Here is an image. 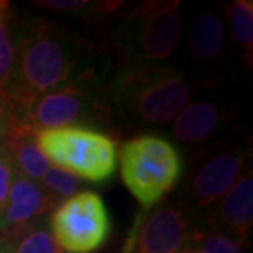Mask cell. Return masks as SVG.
<instances>
[{
    "instance_id": "cell-1",
    "label": "cell",
    "mask_w": 253,
    "mask_h": 253,
    "mask_svg": "<svg viewBox=\"0 0 253 253\" xmlns=\"http://www.w3.org/2000/svg\"><path fill=\"white\" fill-rule=\"evenodd\" d=\"M15 68L7 97L22 105L63 87L83 74L81 51L71 32L46 20H27L13 30Z\"/></svg>"
},
{
    "instance_id": "cell-2",
    "label": "cell",
    "mask_w": 253,
    "mask_h": 253,
    "mask_svg": "<svg viewBox=\"0 0 253 253\" xmlns=\"http://www.w3.org/2000/svg\"><path fill=\"white\" fill-rule=\"evenodd\" d=\"M109 107L138 124L161 125L173 120L191 97L178 69L165 64L125 66L105 85Z\"/></svg>"
},
{
    "instance_id": "cell-3",
    "label": "cell",
    "mask_w": 253,
    "mask_h": 253,
    "mask_svg": "<svg viewBox=\"0 0 253 253\" xmlns=\"http://www.w3.org/2000/svg\"><path fill=\"white\" fill-rule=\"evenodd\" d=\"M105 87L99 85L90 71H84L63 87L32 102L15 105L12 122L40 130L83 126L102 122L109 112Z\"/></svg>"
},
{
    "instance_id": "cell-4",
    "label": "cell",
    "mask_w": 253,
    "mask_h": 253,
    "mask_svg": "<svg viewBox=\"0 0 253 253\" xmlns=\"http://www.w3.org/2000/svg\"><path fill=\"white\" fill-rule=\"evenodd\" d=\"M183 33L178 0L145 2L119 23L115 43L128 66L158 64L174 53Z\"/></svg>"
},
{
    "instance_id": "cell-5",
    "label": "cell",
    "mask_w": 253,
    "mask_h": 253,
    "mask_svg": "<svg viewBox=\"0 0 253 253\" xmlns=\"http://www.w3.org/2000/svg\"><path fill=\"white\" fill-rule=\"evenodd\" d=\"M37 143L54 166L89 183H107L117 169V141L90 126L40 130Z\"/></svg>"
},
{
    "instance_id": "cell-6",
    "label": "cell",
    "mask_w": 253,
    "mask_h": 253,
    "mask_svg": "<svg viewBox=\"0 0 253 253\" xmlns=\"http://www.w3.org/2000/svg\"><path fill=\"white\" fill-rule=\"evenodd\" d=\"M119 158L124 184L145 211L158 206L183 173L179 151L161 136L141 135L125 141Z\"/></svg>"
},
{
    "instance_id": "cell-7",
    "label": "cell",
    "mask_w": 253,
    "mask_h": 253,
    "mask_svg": "<svg viewBox=\"0 0 253 253\" xmlns=\"http://www.w3.org/2000/svg\"><path fill=\"white\" fill-rule=\"evenodd\" d=\"M112 232L104 199L94 191H83L59 204L51 215V234L68 253H94Z\"/></svg>"
},
{
    "instance_id": "cell-8",
    "label": "cell",
    "mask_w": 253,
    "mask_h": 253,
    "mask_svg": "<svg viewBox=\"0 0 253 253\" xmlns=\"http://www.w3.org/2000/svg\"><path fill=\"white\" fill-rule=\"evenodd\" d=\"M188 217L176 206H155V211L136 220L126 242L128 253H178L191 240Z\"/></svg>"
},
{
    "instance_id": "cell-9",
    "label": "cell",
    "mask_w": 253,
    "mask_h": 253,
    "mask_svg": "<svg viewBox=\"0 0 253 253\" xmlns=\"http://www.w3.org/2000/svg\"><path fill=\"white\" fill-rule=\"evenodd\" d=\"M54 206L40 183L13 171L7 204L0 214V234L5 239H18Z\"/></svg>"
},
{
    "instance_id": "cell-10",
    "label": "cell",
    "mask_w": 253,
    "mask_h": 253,
    "mask_svg": "<svg viewBox=\"0 0 253 253\" xmlns=\"http://www.w3.org/2000/svg\"><path fill=\"white\" fill-rule=\"evenodd\" d=\"M247 153L234 148L214 156L194 174L191 181V197L199 209H207L220 201L244 176Z\"/></svg>"
},
{
    "instance_id": "cell-11",
    "label": "cell",
    "mask_w": 253,
    "mask_h": 253,
    "mask_svg": "<svg viewBox=\"0 0 253 253\" xmlns=\"http://www.w3.org/2000/svg\"><path fill=\"white\" fill-rule=\"evenodd\" d=\"M212 224L222 230V235L239 244L249 239L253 224L252 171L242 176L234 184V188L220 199L219 207L212 215Z\"/></svg>"
},
{
    "instance_id": "cell-12",
    "label": "cell",
    "mask_w": 253,
    "mask_h": 253,
    "mask_svg": "<svg viewBox=\"0 0 253 253\" xmlns=\"http://www.w3.org/2000/svg\"><path fill=\"white\" fill-rule=\"evenodd\" d=\"M0 151L7 156L17 173L35 183H40V179L49 168V161L37 143V131L22 124L12 122Z\"/></svg>"
},
{
    "instance_id": "cell-13",
    "label": "cell",
    "mask_w": 253,
    "mask_h": 253,
    "mask_svg": "<svg viewBox=\"0 0 253 253\" xmlns=\"http://www.w3.org/2000/svg\"><path fill=\"white\" fill-rule=\"evenodd\" d=\"M220 124V110L212 102H192L176 115L173 135L181 143H197L214 133Z\"/></svg>"
},
{
    "instance_id": "cell-14",
    "label": "cell",
    "mask_w": 253,
    "mask_h": 253,
    "mask_svg": "<svg viewBox=\"0 0 253 253\" xmlns=\"http://www.w3.org/2000/svg\"><path fill=\"white\" fill-rule=\"evenodd\" d=\"M224 43V22L214 12H204L191 25L189 49L197 61L207 63L219 56Z\"/></svg>"
},
{
    "instance_id": "cell-15",
    "label": "cell",
    "mask_w": 253,
    "mask_h": 253,
    "mask_svg": "<svg viewBox=\"0 0 253 253\" xmlns=\"http://www.w3.org/2000/svg\"><path fill=\"white\" fill-rule=\"evenodd\" d=\"M15 68V38L10 3L0 0V94L7 95Z\"/></svg>"
},
{
    "instance_id": "cell-16",
    "label": "cell",
    "mask_w": 253,
    "mask_h": 253,
    "mask_svg": "<svg viewBox=\"0 0 253 253\" xmlns=\"http://www.w3.org/2000/svg\"><path fill=\"white\" fill-rule=\"evenodd\" d=\"M232 37L244 48L245 59L252 63L253 48V2L252 0H235L227 7Z\"/></svg>"
},
{
    "instance_id": "cell-17",
    "label": "cell",
    "mask_w": 253,
    "mask_h": 253,
    "mask_svg": "<svg viewBox=\"0 0 253 253\" xmlns=\"http://www.w3.org/2000/svg\"><path fill=\"white\" fill-rule=\"evenodd\" d=\"M12 240V253H63L44 222H37L30 229Z\"/></svg>"
},
{
    "instance_id": "cell-18",
    "label": "cell",
    "mask_w": 253,
    "mask_h": 253,
    "mask_svg": "<svg viewBox=\"0 0 253 253\" xmlns=\"http://www.w3.org/2000/svg\"><path fill=\"white\" fill-rule=\"evenodd\" d=\"M40 186L54 204H61L66 199L78 194V189H81L83 183L74 174H71L54 165H49L46 173L40 179Z\"/></svg>"
},
{
    "instance_id": "cell-19",
    "label": "cell",
    "mask_w": 253,
    "mask_h": 253,
    "mask_svg": "<svg viewBox=\"0 0 253 253\" xmlns=\"http://www.w3.org/2000/svg\"><path fill=\"white\" fill-rule=\"evenodd\" d=\"M201 250L204 253H244L239 242L229 239L222 234H211L199 237Z\"/></svg>"
},
{
    "instance_id": "cell-20",
    "label": "cell",
    "mask_w": 253,
    "mask_h": 253,
    "mask_svg": "<svg viewBox=\"0 0 253 253\" xmlns=\"http://www.w3.org/2000/svg\"><path fill=\"white\" fill-rule=\"evenodd\" d=\"M13 168L10 165V161L7 160L2 151H0V214L5 209V204H7L8 199V191H10V184H12V178H13Z\"/></svg>"
},
{
    "instance_id": "cell-21",
    "label": "cell",
    "mask_w": 253,
    "mask_h": 253,
    "mask_svg": "<svg viewBox=\"0 0 253 253\" xmlns=\"http://www.w3.org/2000/svg\"><path fill=\"white\" fill-rule=\"evenodd\" d=\"M13 119V105L5 94H0V146L3 143V138L12 125Z\"/></svg>"
},
{
    "instance_id": "cell-22",
    "label": "cell",
    "mask_w": 253,
    "mask_h": 253,
    "mask_svg": "<svg viewBox=\"0 0 253 253\" xmlns=\"http://www.w3.org/2000/svg\"><path fill=\"white\" fill-rule=\"evenodd\" d=\"M37 5L49 10H58V12H76V10L85 8L89 2H85V0H69V2H54V0L43 2V0H40V2H37Z\"/></svg>"
},
{
    "instance_id": "cell-23",
    "label": "cell",
    "mask_w": 253,
    "mask_h": 253,
    "mask_svg": "<svg viewBox=\"0 0 253 253\" xmlns=\"http://www.w3.org/2000/svg\"><path fill=\"white\" fill-rule=\"evenodd\" d=\"M0 253H12V240L0 239Z\"/></svg>"
},
{
    "instance_id": "cell-24",
    "label": "cell",
    "mask_w": 253,
    "mask_h": 253,
    "mask_svg": "<svg viewBox=\"0 0 253 253\" xmlns=\"http://www.w3.org/2000/svg\"><path fill=\"white\" fill-rule=\"evenodd\" d=\"M179 253H204L202 250H184V252H179Z\"/></svg>"
}]
</instances>
